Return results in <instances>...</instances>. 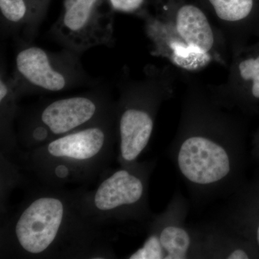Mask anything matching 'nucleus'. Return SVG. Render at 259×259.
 Masks as SVG:
<instances>
[{
	"mask_svg": "<svg viewBox=\"0 0 259 259\" xmlns=\"http://www.w3.org/2000/svg\"><path fill=\"white\" fill-rule=\"evenodd\" d=\"M80 56L69 49L52 52L32 42H20L11 74L20 97L59 93L93 83L83 69Z\"/></svg>",
	"mask_w": 259,
	"mask_h": 259,
	"instance_id": "obj_1",
	"label": "nucleus"
},
{
	"mask_svg": "<svg viewBox=\"0 0 259 259\" xmlns=\"http://www.w3.org/2000/svg\"><path fill=\"white\" fill-rule=\"evenodd\" d=\"M115 11L108 0H64L57 20L49 30L63 49L79 54L115 44Z\"/></svg>",
	"mask_w": 259,
	"mask_h": 259,
	"instance_id": "obj_2",
	"label": "nucleus"
},
{
	"mask_svg": "<svg viewBox=\"0 0 259 259\" xmlns=\"http://www.w3.org/2000/svg\"><path fill=\"white\" fill-rule=\"evenodd\" d=\"M146 31L177 33V42L161 56L186 69L205 64L214 45V35L208 18L196 5H182L172 21L163 15H146Z\"/></svg>",
	"mask_w": 259,
	"mask_h": 259,
	"instance_id": "obj_3",
	"label": "nucleus"
},
{
	"mask_svg": "<svg viewBox=\"0 0 259 259\" xmlns=\"http://www.w3.org/2000/svg\"><path fill=\"white\" fill-rule=\"evenodd\" d=\"M115 110L107 95L100 92L59 99L33 116L27 134L37 141L56 139L95 123Z\"/></svg>",
	"mask_w": 259,
	"mask_h": 259,
	"instance_id": "obj_4",
	"label": "nucleus"
},
{
	"mask_svg": "<svg viewBox=\"0 0 259 259\" xmlns=\"http://www.w3.org/2000/svg\"><path fill=\"white\" fill-rule=\"evenodd\" d=\"M177 166L191 185L211 188L227 182L236 168L233 148L205 134L189 135L177 146Z\"/></svg>",
	"mask_w": 259,
	"mask_h": 259,
	"instance_id": "obj_5",
	"label": "nucleus"
},
{
	"mask_svg": "<svg viewBox=\"0 0 259 259\" xmlns=\"http://www.w3.org/2000/svg\"><path fill=\"white\" fill-rule=\"evenodd\" d=\"M66 200L45 194L31 201L19 214L13 227L15 241L30 255H41L61 238L69 219Z\"/></svg>",
	"mask_w": 259,
	"mask_h": 259,
	"instance_id": "obj_6",
	"label": "nucleus"
},
{
	"mask_svg": "<svg viewBox=\"0 0 259 259\" xmlns=\"http://www.w3.org/2000/svg\"><path fill=\"white\" fill-rule=\"evenodd\" d=\"M152 81L126 88L117 110L121 158L136 161L148 146L154 127Z\"/></svg>",
	"mask_w": 259,
	"mask_h": 259,
	"instance_id": "obj_7",
	"label": "nucleus"
},
{
	"mask_svg": "<svg viewBox=\"0 0 259 259\" xmlns=\"http://www.w3.org/2000/svg\"><path fill=\"white\" fill-rule=\"evenodd\" d=\"M115 111L95 123L48 143L47 156L55 161L83 165L101 156L111 137Z\"/></svg>",
	"mask_w": 259,
	"mask_h": 259,
	"instance_id": "obj_8",
	"label": "nucleus"
},
{
	"mask_svg": "<svg viewBox=\"0 0 259 259\" xmlns=\"http://www.w3.org/2000/svg\"><path fill=\"white\" fill-rule=\"evenodd\" d=\"M194 238L188 228L175 218H167L146 238L131 259H185L194 250Z\"/></svg>",
	"mask_w": 259,
	"mask_h": 259,
	"instance_id": "obj_9",
	"label": "nucleus"
},
{
	"mask_svg": "<svg viewBox=\"0 0 259 259\" xmlns=\"http://www.w3.org/2000/svg\"><path fill=\"white\" fill-rule=\"evenodd\" d=\"M144 195L142 178L129 170L120 169L100 184L94 194L93 203L99 212H115L139 204Z\"/></svg>",
	"mask_w": 259,
	"mask_h": 259,
	"instance_id": "obj_10",
	"label": "nucleus"
},
{
	"mask_svg": "<svg viewBox=\"0 0 259 259\" xmlns=\"http://www.w3.org/2000/svg\"><path fill=\"white\" fill-rule=\"evenodd\" d=\"M32 0H0L2 30L8 35L25 31L32 16Z\"/></svg>",
	"mask_w": 259,
	"mask_h": 259,
	"instance_id": "obj_11",
	"label": "nucleus"
},
{
	"mask_svg": "<svg viewBox=\"0 0 259 259\" xmlns=\"http://www.w3.org/2000/svg\"><path fill=\"white\" fill-rule=\"evenodd\" d=\"M214 13L223 21L236 23L251 13L253 0H208Z\"/></svg>",
	"mask_w": 259,
	"mask_h": 259,
	"instance_id": "obj_12",
	"label": "nucleus"
},
{
	"mask_svg": "<svg viewBox=\"0 0 259 259\" xmlns=\"http://www.w3.org/2000/svg\"><path fill=\"white\" fill-rule=\"evenodd\" d=\"M238 68L242 79L252 81V95L259 100V56L241 61Z\"/></svg>",
	"mask_w": 259,
	"mask_h": 259,
	"instance_id": "obj_13",
	"label": "nucleus"
},
{
	"mask_svg": "<svg viewBox=\"0 0 259 259\" xmlns=\"http://www.w3.org/2000/svg\"><path fill=\"white\" fill-rule=\"evenodd\" d=\"M115 12L126 14L146 15L145 8L147 0H108Z\"/></svg>",
	"mask_w": 259,
	"mask_h": 259,
	"instance_id": "obj_14",
	"label": "nucleus"
},
{
	"mask_svg": "<svg viewBox=\"0 0 259 259\" xmlns=\"http://www.w3.org/2000/svg\"><path fill=\"white\" fill-rule=\"evenodd\" d=\"M253 212L249 213V224L244 236L247 241H249L253 246L259 250V206L253 207Z\"/></svg>",
	"mask_w": 259,
	"mask_h": 259,
	"instance_id": "obj_15",
	"label": "nucleus"
}]
</instances>
